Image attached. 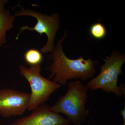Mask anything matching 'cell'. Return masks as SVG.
<instances>
[{
  "mask_svg": "<svg viewBox=\"0 0 125 125\" xmlns=\"http://www.w3.org/2000/svg\"><path fill=\"white\" fill-rule=\"evenodd\" d=\"M67 37L65 30L64 36L57 41L50 55L51 62H48L46 69L50 73L48 79L61 85H66L72 79L86 80L93 78L99 62L91 58L87 60L83 56L73 60L66 56L62 49V42Z\"/></svg>",
  "mask_w": 125,
  "mask_h": 125,
  "instance_id": "obj_1",
  "label": "cell"
},
{
  "mask_svg": "<svg viewBox=\"0 0 125 125\" xmlns=\"http://www.w3.org/2000/svg\"><path fill=\"white\" fill-rule=\"evenodd\" d=\"M88 90L79 81H72L66 93L58 98L52 108L57 113L65 115L73 125H81L89 114L86 106Z\"/></svg>",
  "mask_w": 125,
  "mask_h": 125,
  "instance_id": "obj_2",
  "label": "cell"
},
{
  "mask_svg": "<svg viewBox=\"0 0 125 125\" xmlns=\"http://www.w3.org/2000/svg\"><path fill=\"white\" fill-rule=\"evenodd\" d=\"M103 61L105 63L101 66L100 73L87 83L86 86L92 90L101 89L105 93H113L118 97L125 96V85L122 83L119 86L117 84L118 76L122 74L125 55L113 51Z\"/></svg>",
  "mask_w": 125,
  "mask_h": 125,
  "instance_id": "obj_3",
  "label": "cell"
},
{
  "mask_svg": "<svg viewBox=\"0 0 125 125\" xmlns=\"http://www.w3.org/2000/svg\"><path fill=\"white\" fill-rule=\"evenodd\" d=\"M20 72L29 83L31 89L28 110L32 111L45 103L50 96L61 85L41 75L40 65L27 68L22 65L19 66Z\"/></svg>",
  "mask_w": 125,
  "mask_h": 125,
  "instance_id": "obj_4",
  "label": "cell"
},
{
  "mask_svg": "<svg viewBox=\"0 0 125 125\" xmlns=\"http://www.w3.org/2000/svg\"><path fill=\"white\" fill-rule=\"evenodd\" d=\"M15 17L28 16L37 19V22L34 27L25 26L21 28L20 33L25 30L35 31L42 35L45 33L47 37L46 43L40 50L42 53L51 52L54 48V41L57 31L60 27L59 15L55 13L48 16L45 14L22 8L20 10L16 11L14 15Z\"/></svg>",
  "mask_w": 125,
  "mask_h": 125,
  "instance_id": "obj_5",
  "label": "cell"
},
{
  "mask_svg": "<svg viewBox=\"0 0 125 125\" xmlns=\"http://www.w3.org/2000/svg\"><path fill=\"white\" fill-rule=\"evenodd\" d=\"M30 96L11 88L0 90V115L4 117L23 115L28 109Z\"/></svg>",
  "mask_w": 125,
  "mask_h": 125,
  "instance_id": "obj_6",
  "label": "cell"
},
{
  "mask_svg": "<svg viewBox=\"0 0 125 125\" xmlns=\"http://www.w3.org/2000/svg\"><path fill=\"white\" fill-rule=\"evenodd\" d=\"M69 120L54 112L52 106L45 104L33 109L28 116L16 120L9 125H70Z\"/></svg>",
  "mask_w": 125,
  "mask_h": 125,
  "instance_id": "obj_7",
  "label": "cell"
},
{
  "mask_svg": "<svg viewBox=\"0 0 125 125\" xmlns=\"http://www.w3.org/2000/svg\"><path fill=\"white\" fill-rule=\"evenodd\" d=\"M15 16L10 15L9 10L0 13V46L6 42V32L13 27Z\"/></svg>",
  "mask_w": 125,
  "mask_h": 125,
  "instance_id": "obj_8",
  "label": "cell"
},
{
  "mask_svg": "<svg viewBox=\"0 0 125 125\" xmlns=\"http://www.w3.org/2000/svg\"><path fill=\"white\" fill-rule=\"evenodd\" d=\"M25 62L31 66L40 65L43 60L42 53L38 49L31 48L28 49L24 55Z\"/></svg>",
  "mask_w": 125,
  "mask_h": 125,
  "instance_id": "obj_9",
  "label": "cell"
},
{
  "mask_svg": "<svg viewBox=\"0 0 125 125\" xmlns=\"http://www.w3.org/2000/svg\"><path fill=\"white\" fill-rule=\"evenodd\" d=\"M90 33L94 38L101 40L106 36L107 30L105 26L100 22L94 23L89 28Z\"/></svg>",
  "mask_w": 125,
  "mask_h": 125,
  "instance_id": "obj_10",
  "label": "cell"
},
{
  "mask_svg": "<svg viewBox=\"0 0 125 125\" xmlns=\"http://www.w3.org/2000/svg\"><path fill=\"white\" fill-rule=\"evenodd\" d=\"M9 2L7 0H0V13L5 10V6Z\"/></svg>",
  "mask_w": 125,
  "mask_h": 125,
  "instance_id": "obj_11",
  "label": "cell"
},
{
  "mask_svg": "<svg viewBox=\"0 0 125 125\" xmlns=\"http://www.w3.org/2000/svg\"><path fill=\"white\" fill-rule=\"evenodd\" d=\"M120 114L122 116L123 119V125H125V107H124L123 110L120 111Z\"/></svg>",
  "mask_w": 125,
  "mask_h": 125,
  "instance_id": "obj_12",
  "label": "cell"
}]
</instances>
